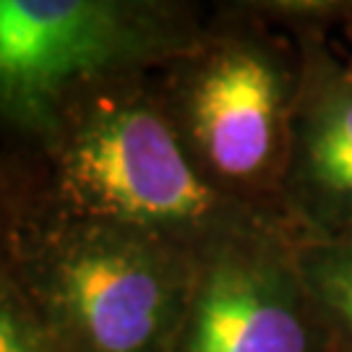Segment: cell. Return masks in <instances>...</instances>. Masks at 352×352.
I'll return each mask as SVG.
<instances>
[{
	"mask_svg": "<svg viewBox=\"0 0 352 352\" xmlns=\"http://www.w3.org/2000/svg\"><path fill=\"white\" fill-rule=\"evenodd\" d=\"M63 186L89 214L136 230L206 225L219 206L173 128L141 104L97 115L76 136Z\"/></svg>",
	"mask_w": 352,
	"mask_h": 352,
	"instance_id": "obj_1",
	"label": "cell"
},
{
	"mask_svg": "<svg viewBox=\"0 0 352 352\" xmlns=\"http://www.w3.org/2000/svg\"><path fill=\"white\" fill-rule=\"evenodd\" d=\"M316 321L295 248L243 235L204 269L180 352H316Z\"/></svg>",
	"mask_w": 352,
	"mask_h": 352,
	"instance_id": "obj_2",
	"label": "cell"
},
{
	"mask_svg": "<svg viewBox=\"0 0 352 352\" xmlns=\"http://www.w3.org/2000/svg\"><path fill=\"white\" fill-rule=\"evenodd\" d=\"M133 47L110 0H0V102L39 118Z\"/></svg>",
	"mask_w": 352,
	"mask_h": 352,
	"instance_id": "obj_3",
	"label": "cell"
},
{
	"mask_svg": "<svg viewBox=\"0 0 352 352\" xmlns=\"http://www.w3.org/2000/svg\"><path fill=\"white\" fill-rule=\"evenodd\" d=\"M58 298L89 352H160L175 324V274L136 238H94L68 253Z\"/></svg>",
	"mask_w": 352,
	"mask_h": 352,
	"instance_id": "obj_4",
	"label": "cell"
},
{
	"mask_svg": "<svg viewBox=\"0 0 352 352\" xmlns=\"http://www.w3.org/2000/svg\"><path fill=\"white\" fill-rule=\"evenodd\" d=\"M282 81L261 52L235 47L206 65L190 100L193 139L219 175L253 180L274 160Z\"/></svg>",
	"mask_w": 352,
	"mask_h": 352,
	"instance_id": "obj_5",
	"label": "cell"
},
{
	"mask_svg": "<svg viewBox=\"0 0 352 352\" xmlns=\"http://www.w3.org/2000/svg\"><path fill=\"white\" fill-rule=\"evenodd\" d=\"M295 177L316 209L352 227V71L329 65L302 94Z\"/></svg>",
	"mask_w": 352,
	"mask_h": 352,
	"instance_id": "obj_6",
	"label": "cell"
},
{
	"mask_svg": "<svg viewBox=\"0 0 352 352\" xmlns=\"http://www.w3.org/2000/svg\"><path fill=\"white\" fill-rule=\"evenodd\" d=\"M292 248L318 318L352 352V232L308 238Z\"/></svg>",
	"mask_w": 352,
	"mask_h": 352,
	"instance_id": "obj_7",
	"label": "cell"
},
{
	"mask_svg": "<svg viewBox=\"0 0 352 352\" xmlns=\"http://www.w3.org/2000/svg\"><path fill=\"white\" fill-rule=\"evenodd\" d=\"M0 352H32V342L26 337L21 321L0 300Z\"/></svg>",
	"mask_w": 352,
	"mask_h": 352,
	"instance_id": "obj_8",
	"label": "cell"
},
{
	"mask_svg": "<svg viewBox=\"0 0 352 352\" xmlns=\"http://www.w3.org/2000/svg\"><path fill=\"white\" fill-rule=\"evenodd\" d=\"M248 3L282 13H318L342 8V6H352V0H248Z\"/></svg>",
	"mask_w": 352,
	"mask_h": 352,
	"instance_id": "obj_9",
	"label": "cell"
},
{
	"mask_svg": "<svg viewBox=\"0 0 352 352\" xmlns=\"http://www.w3.org/2000/svg\"><path fill=\"white\" fill-rule=\"evenodd\" d=\"M113 6H118L120 11L126 8V6H146V3H154V0H110Z\"/></svg>",
	"mask_w": 352,
	"mask_h": 352,
	"instance_id": "obj_10",
	"label": "cell"
}]
</instances>
